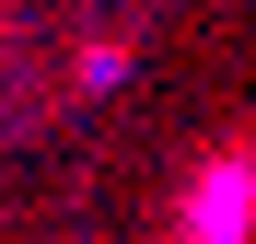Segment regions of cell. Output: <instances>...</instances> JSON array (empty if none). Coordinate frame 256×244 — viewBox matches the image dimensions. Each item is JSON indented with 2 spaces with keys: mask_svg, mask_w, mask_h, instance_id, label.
<instances>
[{
  "mask_svg": "<svg viewBox=\"0 0 256 244\" xmlns=\"http://www.w3.org/2000/svg\"><path fill=\"white\" fill-rule=\"evenodd\" d=\"M175 244H256V128L186 163V186H175Z\"/></svg>",
  "mask_w": 256,
  "mask_h": 244,
  "instance_id": "6da1fadb",
  "label": "cell"
},
{
  "mask_svg": "<svg viewBox=\"0 0 256 244\" xmlns=\"http://www.w3.org/2000/svg\"><path fill=\"white\" fill-rule=\"evenodd\" d=\"M128 70H140V47H128V35H94V47L70 58V81H82V93H116Z\"/></svg>",
  "mask_w": 256,
  "mask_h": 244,
  "instance_id": "7a4b0ae2",
  "label": "cell"
}]
</instances>
